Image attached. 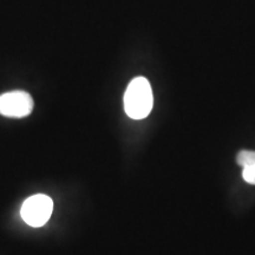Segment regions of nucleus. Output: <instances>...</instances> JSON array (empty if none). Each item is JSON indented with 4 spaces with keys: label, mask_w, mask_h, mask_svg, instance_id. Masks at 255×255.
I'll return each mask as SVG.
<instances>
[{
    "label": "nucleus",
    "mask_w": 255,
    "mask_h": 255,
    "mask_svg": "<svg viewBox=\"0 0 255 255\" xmlns=\"http://www.w3.org/2000/svg\"><path fill=\"white\" fill-rule=\"evenodd\" d=\"M154 97L150 83L144 77H136L124 94V110L132 120H143L151 113Z\"/></svg>",
    "instance_id": "nucleus-1"
},
{
    "label": "nucleus",
    "mask_w": 255,
    "mask_h": 255,
    "mask_svg": "<svg viewBox=\"0 0 255 255\" xmlns=\"http://www.w3.org/2000/svg\"><path fill=\"white\" fill-rule=\"evenodd\" d=\"M53 212V201L50 196L37 194L28 197L21 206V219L34 228L43 227L49 221Z\"/></svg>",
    "instance_id": "nucleus-2"
},
{
    "label": "nucleus",
    "mask_w": 255,
    "mask_h": 255,
    "mask_svg": "<svg viewBox=\"0 0 255 255\" xmlns=\"http://www.w3.org/2000/svg\"><path fill=\"white\" fill-rule=\"evenodd\" d=\"M33 110V100L25 91H11L0 96V115L12 119H23Z\"/></svg>",
    "instance_id": "nucleus-3"
},
{
    "label": "nucleus",
    "mask_w": 255,
    "mask_h": 255,
    "mask_svg": "<svg viewBox=\"0 0 255 255\" xmlns=\"http://www.w3.org/2000/svg\"><path fill=\"white\" fill-rule=\"evenodd\" d=\"M238 163L244 169V180L250 184H255V151L241 150L238 154Z\"/></svg>",
    "instance_id": "nucleus-4"
}]
</instances>
